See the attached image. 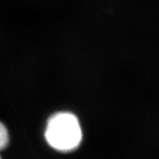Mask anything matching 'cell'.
<instances>
[{
    "label": "cell",
    "instance_id": "6da1fadb",
    "mask_svg": "<svg viewBox=\"0 0 159 159\" xmlns=\"http://www.w3.org/2000/svg\"><path fill=\"white\" fill-rule=\"evenodd\" d=\"M44 136L53 149L63 153L72 152L79 148L82 141L79 119L67 111L53 114L47 121Z\"/></svg>",
    "mask_w": 159,
    "mask_h": 159
},
{
    "label": "cell",
    "instance_id": "7a4b0ae2",
    "mask_svg": "<svg viewBox=\"0 0 159 159\" xmlns=\"http://www.w3.org/2000/svg\"><path fill=\"white\" fill-rule=\"evenodd\" d=\"M9 133L8 130L2 122H0V151L5 149L9 144ZM1 159V157H0Z\"/></svg>",
    "mask_w": 159,
    "mask_h": 159
}]
</instances>
